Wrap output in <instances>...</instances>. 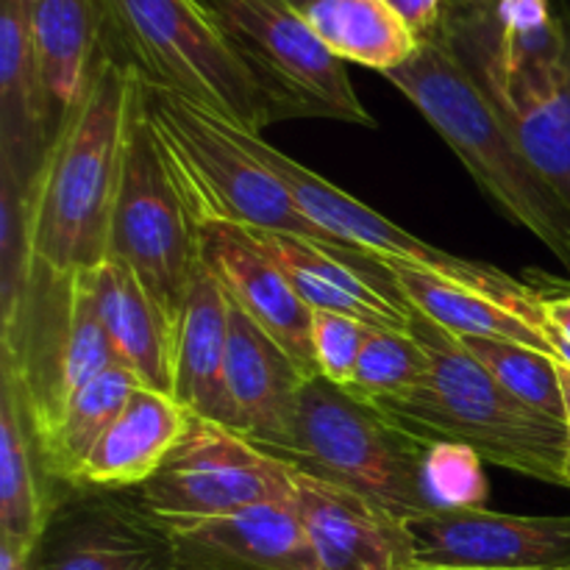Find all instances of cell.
<instances>
[{
    "label": "cell",
    "mask_w": 570,
    "mask_h": 570,
    "mask_svg": "<svg viewBox=\"0 0 570 570\" xmlns=\"http://www.w3.org/2000/svg\"><path fill=\"white\" fill-rule=\"evenodd\" d=\"M248 232V228H245ZM276 262L312 312L354 317L371 328L410 332L415 309L404 301L387 265L373 256L345 254L295 234L248 232Z\"/></svg>",
    "instance_id": "cell-16"
},
{
    "label": "cell",
    "mask_w": 570,
    "mask_h": 570,
    "mask_svg": "<svg viewBox=\"0 0 570 570\" xmlns=\"http://www.w3.org/2000/svg\"><path fill=\"white\" fill-rule=\"evenodd\" d=\"M142 78L100 39L87 92L61 120L28 184L33 271L70 276L109 259V228L128 122Z\"/></svg>",
    "instance_id": "cell-1"
},
{
    "label": "cell",
    "mask_w": 570,
    "mask_h": 570,
    "mask_svg": "<svg viewBox=\"0 0 570 570\" xmlns=\"http://www.w3.org/2000/svg\"><path fill=\"white\" fill-rule=\"evenodd\" d=\"M371 326L354 317L334 312H312V351H315L317 376L334 387H348L354 379Z\"/></svg>",
    "instance_id": "cell-33"
},
{
    "label": "cell",
    "mask_w": 570,
    "mask_h": 570,
    "mask_svg": "<svg viewBox=\"0 0 570 570\" xmlns=\"http://www.w3.org/2000/svg\"><path fill=\"white\" fill-rule=\"evenodd\" d=\"M410 332L429 373L404 399L373 401L393 426L421 443H460L504 471L566 488V423L507 393L465 345L415 312Z\"/></svg>",
    "instance_id": "cell-3"
},
{
    "label": "cell",
    "mask_w": 570,
    "mask_h": 570,
    "mask_svg": "<svg viewBox=\"0 0 570 570\" xmlns=\"http://www.w3.org/2000/svg\"><path fill=\"white\" fill-rule=\"evenodd\" d=\"M87 273L33 271L14 315L3 321L0 367L14 376L33 438H42L72 393L120 365L89 293Z\"/></svg>",
    "instance_id": "cell-8"
},
{
    "label": "cell",
    "mask_w": 570,
    "mask_h": 570,
    "mask_svg": "<svg viewBox=\"0 0 570 570\" xmlns=\"http://www.w3.org/2000/svg\"><path fill=\"white\" fill-rule=\"evenodd\" d=\"M304 382L306 379L289 356L232 304L226 390L234 432L271 451L273 456L282 454Z\"/></svg>",
    "instance_id": "cell-20"
},
{
    "label": "cell",
    "mask_w": 570,
    "mask_h": 570,
    "mask_svg": "<svg viewBox=\"0 0 570 570\" xmlns=\"http://www.w3.org/2000/svg\"><path fill=\"white\" fill-rule=\"evenodd\" d=\"M566 570H570V568H566Z\"/></svg>",
    "instance_id": "cell-40"
},
{
    "label": "cell",
    "mask_w": 570,
    "mask_h": 570,
    "mask_svg": "<svg viewBox=\"0 0 570 570\" xmlns=\"http://www.w3.org/2000/svg\"><path fill=\"white\" fill-rule=\"evenodd\" d=\"M178 570H317L293 504H262L220 518H156Z\"/></svg>",
    "instance_id": "cell-18"
},
{
    "label": "cell",
    "mask_w": 570,
    "mask_h": 570,
    "mask_svg": "<svg viewBox=\"0 0 570 570\" xmlns=\"http://www.w3.org/2000/svg\"><path fill=\"white\" fill-rule=\"evenodd\" d=\"M423 449L426 443L393 426L373 404L326 379H306L278 460L367 495L401 521L415 523L432 515L421 490Z\"/></svg>",
    "instance_id": "cell-7"
},
{
    "label": "cell",
    "mask_w": 570,
    "mask_h": 570,
    "mask_svg": "<svg viewBox=\"0 0 570 570\" xmlns=\"http://www.w3.org/2000/svg\"><path fill=\"white\" fill-rule=\"evenodd\" d=\"M173 543L131 493L67 488L31 549V570H173Z\"/></svg>",
    "instance_id": "cell-13"
},
{
    "label": "cell",
    "mask_w": 570,
    "mask_h": 570,
    "mask_svg": "<svg viewBox=\"0 0 570 570\" xmlns=\"http://www.w3.org/2000/svg\"><path fill=\"white\" fill-rule=\"evenodd\" d=\"M223 126H226L228 131L256 156V159L265 161V165L282 178L284 187H287L289 195L295 198V204L301 206V212H304L312 223H317L323 232L332 234L337 243H343L345 248L362 250V254L373 256V259L384 262V265H387V262H399V265L417 267V271L432 273V276L445 278V282L451 284H460V287L465 289H476V293L490 295V298L512 306V309L521 312V315L532 317V321L538 323H546L538 284L518 282V278L499 271V267L462 259V256H454L449 254V250H440L434 248V245L423 243L421 237L410 234L406 228L395 226L393 220H387L384 215L373 212L371 206L356 200L354 195L334 187L332 181H326L323 176L312 173L309 167L298 165V161L289 159L287 154L273 148L262 134H250L245 131V128L228 126V122H223ZM546 326H549V323H546Z\"/></svg>",
    "instance_id": "cell-11"
},
{
    "label": "cell",
    "mask_w": 570,
    "mask_h": 570,
    "mask_svg": "<svg viewBox=\"0 0 570 570\" xmlns=\"http://www.w3.org/2000/svg\"><path fill=\"white\" fill-rule=\"evenodd\" d=\"M200 254L226 298L289 356L301 376L321 379L312 351V309L256 239L245 228L206 226Z\"/></svg>",
    "instance_id": "cell-17"
},
{
    "label": "cell",
    "mask_w": 570,
    "mask_h": 570,
    "mask_svg": "<svg viewBox=\"0 0 570 570\" xmlns=\"http://www.w3.org/2000/svg\"><path fill=\"white\" fill-rule=\"evenodd\" d=\"M33 278L28 184L0 167V317H11Z\"/></svg>",
    "instance_id": "cell-32"
},
{
    "label": "cell",
    "mask_w": 570,
    "mask_h": 570,
    "mask_svg": "<svg viewBox=\"0 0 570 570\" xmlns=\"http://www.w3.org/2000/svg\"><path fill=\"white\" fill-rule=\"evenodd\" d=\"M189 412L170 393L137 387L117 421L106 429L72 488L134 493L167 460L189 426Z\"/></svg>",
    "instance_id": "cell-21"
},
{
    "label": "cell",
    "mask_w": 570,
    "mask_h": 570,
    "mask_svg": "<svg viewBox=\"0 0 570 570\" xmlns=\"http://www.w3.org/2000/svg\"><path fill=\"white\" fill-rule=\"evenodd\" d=\"M137 387H142V382L128 367L111 365L109 371L95 376L92 382L70 395L48 432L37 438L45 471L56 484L72 488L76 473L81 471L89 451L117 421Z\"/></svg>",
    "instance_id": "cell-28"
},
{
    "label": "cell",
    "mask_w": 570,
    "mask_h": 570,
    "mask_svg": "<svg viewBox=\"0 0 570 570\" xmlns=\"http://www.w3.org/2000/svg\"><path fill=\"white\" fill-rule=\"evenodd\" d=\"M33 0H0V167L31 184L61 126L33 42Z\"/></svg>",
    "instance_id": "cell-19"
},
{
    "label": "cell",
    "mask_w": 570,
    "mask_h": 570,
    "mask_svg": "<svg viewBox=\"0 0 570 570\" xmlns=\"http://www.w3.org/2000/svg\"><path fill=\"white\" fill-rule=\"evenodd\" d=\"M271 95L278 120L323 117L376 128L345 61L317 39L287 0H198Z\"/></svg>",
    "instance_id": "cell-10"
},
{
    "label": "cell",
    "mask_w": 570,
    "mask_h": 570,
    "mask_svg": "<svg viewBox=\"0 0 570 570\" xmlns=\"http://www.w3.org/2000/svg\"><path fill=\"white\" fill-rule=\"evenodd\" d=\"M384 78L417 106L479 189L570 273L568 204L534 170L504 117L443 39H423L415 56Z\"/></svg>",
    "instance_id": "cell-4"
},
{
    "label": "cell",
    "mask_w": 570,
    "mask_h": 570,
    "mask_svg": "<svg viewBox=\"0 0 570 570\" xmlns=\"http://www.w3.org/2000/svg\"><path fill=\"white\" fill-rule=\"evenodd\" d=\"M429 373V356L412 332L371 328L345 393L367 401L404 399L415 393Z\"/></svg>",
    "instance_id": "cell-30"
},
{
    "label": "cell",
    "mask_w": 570,
    "mask_h": 570,
    "mask_svg": "<svg viewBox=\"0 0 570 570\" xmlns=\"http://www.w3.org/2000/svg\"><path fill=\"white\" fill-rule=\"evenodd\" d=\"M293 510L317 570H415L410 523L348 488L293 465Z\"/></svg>",
    "instance_id": "cell-15"
},
{
    "label": "cell",
    "mask_w": 570,
    "mask_h": 570,
    "mask_svg": "<svg viewBox=\"0 0 570 570\" xmlns=\"http://www.w3.org/2000/svg\"><path fill=\"white\" fill-rule=\"evenodd\" d=\"M387 271L393 273L395 287L404 295L406 304L454 337L504 340V343L527 345V348L557 360L554 334L546 323L532 321L490 295L465 289L460 284L432 276V273L417 271V267L387 262Z\"/></svg>",
    "instance_id": "cell-24"
},
{
    "label": "cell",
    "mask_w": 570,
    "mask_h": 570,
    "mask_svg": "<svg viewBox=\"0 0 570 570\" xmlns=\"http://www.w3.org/2000/svg\"><path fill=\"white\" fill-rule=\"evenodd\" d=\"M0 570H31V546L0 534Z\"/></svg>",
    "instance_id": "cell-36"
},
{
    "label": "cell",
    "mask_w": 570,
    "mask_h": 570,
    "mask_svg": "<svg viewBox=\"0 0 570 570\" xmlns=\"http://www.w3.org/2000/svg\"><path fill=\"white\" fill-rule=\"evenodd\" d=\"M551 289L538 287L540 289V301H543V315L546 323L551 326V332L560 334L562 340L570 343V287L557 289V284H549Z\"/></svg>",
    "instance_id": "cell-35"
},
{
    "label": "cell",
    "mask_w": 570,
    "mask_h": 570,
    "mask_svg": "<svg viewBox=\"0 0 570 570\" xmlns=\"http://www.w3.org/2000/svg\"><path fill=\"white\" fill-rule=\"evenodd\" d=\"M131 499L154 518H220L293 504V465L234 429L193 415L176 449Z\"/></svg>",
    "instance_id": "cell-12"
},
{
    "label": "cell",
    "mask_w": 570,
    "mask_h": 570,
    "mask_svg": "<svg viewBox=\"0 0 570 570\" xmlns=\"http://www.w3.org/2000/svg\"><path fill=\"white\" fill-rule=\"evenodd\" d=\"M387 3L393 6L395 14H399L401 20L410 26V31L423 42V39H429L438 31L449 0H387Z\"/></svg>",
    "instance_id": "cell-34"
},
{
    "label": "cell",
    "mask_w": 570,
    "mask_h": 570,
    "mask_svg": "<svg viewBox=\"0 0 570 570\" xmlns=\"http://www.w3.org/2000/svg\"><path fill=\"white\" fill-rule=\"evenodd\" d=\"M31 17L45 89L65 120L87 92L98 59V0H33Z\"/></svg>",
    "instance_id": "cell-27"
},
{
    "label": "cell",
    "mask_w": 570,
    "mask_h": 570,
    "mask_svg": "<svg viewBox=\"0 0 570 570\" xmlns=\"http://www.w3.org/2000/svg\"><path fill=\"white\" fill-rule=\"evenodd\" d=\"M145 111L161 159L198 232L206 226H234L295 234L334 250L367 256L345 248L312 223L282 178L256 159L217 117L154 87H145Z\"/></svg>",
    "instance_id": "cell-6"
},
{
    "label": "cell",
    "mask_w": 570,
    "mask_h": 570,
    "mask_svg": "<svg viewBox=\"0 0 570 570\" xmlns=\"http://www.w3.org/2000/svg\"><path fill=\"white\" fill-rule=\"evenodd\" d=\"M173 570H178V568H173Z\"/></svg>",
    "instance_id": "cell-39"
},
{
    "label": "cell",
    "mask_w": 570,
    "mask_h": 570,
    "mask_svg": "<svg viewBox=\"0 0 570 570\" xmlns=\"http://www.w3.org/2000/svg\"><path fill=\"white\" fill-rule=\"evenodd\" d=\"M98 9L100 39L145 87L250 134L278 122L271 95L198 0H98Z\"/></svg>",
    "instance_id": "cell-5"
},
{
    "label": "cell",
    "mask_w": 570,
    "mask_h": 570,
    "mask_svg": "<svg viewBox=\"0 0 570 570\" xmlns=\"http://www.w3.org/2000/svg\"><path fill=\"white\" fill-rule=\"evenodd\" d=\"M460 340V337H456ZM468 354L521 404L534 412L566 423V395L560 382V362L540 351L504 340H460Z\"/></svg>",
    "instance_id": "cell-29"
},
{
    "label": "cell",
    "mask_w": 570,
    "mask_h": 570,
    "mask_svg": "<svg viewBox=\"0 0 570 570\" xmlns=\"http://www.w3.org/2000/svg\"><path fill=\"white\" fill-rule=\"evenodd\" d=\"M298 11L340 61L382 76L404 67L421 45L387 0H306Z\"/></svg>",
    "instance_id": "cell-26"
},
{
    "label": "cell",
    "mask_w": 570,
    "mask_h": 570,
    "mask_svg": "<svg viewBox=\"0 0 570 570\" xmlns=\"http://www.w3.org/2000/svg\"><path fill=\"white\" fill-rule=\"evenodd\" d=\"M87 282L117 362L145 387L173 395V334L142 284L115 259L89 271Z\"/></svg>",
    "instance_id": "cell-23"
},
{
    "label": "cell",
    "mask_w": 570,
    "mask_h": 570,
    "mask_svg": "<svg viewBox=\"0 0 570 570\" xmlns=\"http://www.w3.org/2000/svg\"><path fill=\"white\" fill-rule=\"evenodd\" d=\"M287 3H289V6H295V9H301V6H304L306 0H287Z\"/></svg>",
    "instance_id": "cell-38"
},
{
    "label": "cell",
    "mask_w": 570,
    "mask_h": 570,
    "mask_svg": "<svg viewBox=\"0 0 570 570\" xmlns=\"http://www.w3.org/2000/svg\"><path fill=\"white\" fill-rule=\"evenodd\" d=\"M109 259L134 273L176 340L204 254L198 226L189 217L156 145L145 111V83L128 122L120 184L111 209Z\"/></svg>",
    "instance_id": "cell-9"
},
{
    "label": "cell",
    "mask_w": 570,
    "mask_h": 570,
    "mask_svg": "<svg viewBox=\"0 0 570 570\" xmlns=\"http://www.w3.org/2000/svg\"><path fill=\"white\" fill-rule=\"evenodd\" d=\"M562 395H566V488H570V367L560 365Z\"/></svg>",
    "instance_id": "cell-37"
},
{
    "label": "cell",
    "mask_w": 570,
    "mask_h": 570,
    "mask_svg": "<svg viewBox=\"0 0 570 570\" xmlns=\"http://www.w3.org/2000/svg\"><path fill=\"white\" fill-rule=\"evenodd\" d=\"M432 37L471 72L570 209V0H554V17L532 28L504 26L499 0H449Z\"/></svg>",
    "instance_id": "cell-2"
},
{
    "label": "cell",
    "mask_w": 570,
    "mask_h": 570,
    "mask_svg": "<svg viewBox=\"0 0 570 570\" xmlns=\"http://www.w3.org/2000/svg\"><path fill=\"white\" fill-rule=\"evenodd\" d=\"M232 304L200 262L173 340V399L195 417L234 426L226 390Z\"/></svg>",
    "instance_id": "cell-22"
},
{
    "label": "cell",
    "mask_w": 570,
    "mask_h": 570,
    "mask_svg": "<svg viewBox=\"0 0 570 570\" xmlns=\"http://www.w3.org/2000/svg\"><path fill=\"white\" fill-rule=\"evenodd\" d=\"M0 534L31 546L67 484L48 476L14 376L0 367Z\"/></svg>",
    "instance_id": "cell-25"
},
{
    "label": "cell",
    "mask_w": 570,
    "mask_h": 570,
    "mask_svg": "<svg viewBox=\"0 0 570 570\" xmlns=\"http://www.w3.org/2000/svg\"><path fill=\"white\" fill-rule=\"evenodd\" d=\"M421 490L429 512L484 510L490 482L484 460L460 443H426L421 460Z\"/></svg>",
    "instance_id": "cell-31"
},
{
    "label": "cell",
    "mask_w": 570,
    "mask_h": 570,
    "mask_svg": "<svg viewBox=\"0 0 570 570\" xmlns=\"http://www.w3.org/2000/svg\"><path fill=\"white\" fill-rule=\"evenodd\" d=\"M417 568L566 570L570 515H504L493 510L438 512L410 523Z\"/></svg>",
    "instance_id": "cell-14"
}]
</instances>
